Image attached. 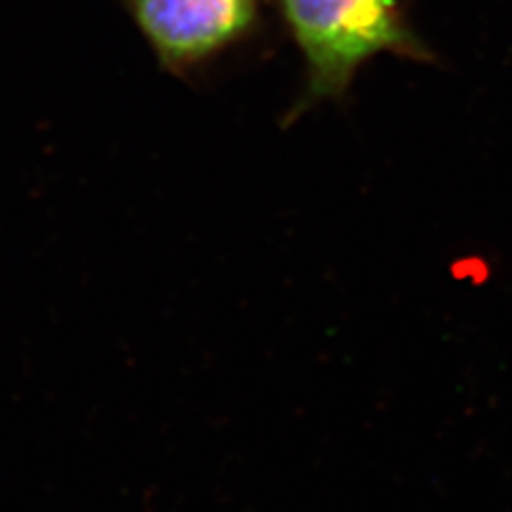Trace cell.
<instances>
[{"mask_svg":"<svg viewBox=\"0 0 512 512\" xmlns=\"http://www.w3.org/2000/svg\"><path fill=\"white\" fill-rule=\"evenodd\" d=\"M274 5L303 62V88L284 116L286 124L320 103L344 101L357 73L376 56L438 64L402 0H274Z\"/></svg>","mask_w":512,"mask_h":512,"instance_id":"6da1fadb","label":"cell"},{"mask_svg":"<svg viewBox=\"0 0 512 512\" xmlns=\"http://www.w3.org/2000/svg\"><path fill=\"white\" fill-rule=\"evenodd\" d=\"M169 75L188 79L248 43L263 26V0H118Z\"/></svg>","mask_w":512,"mask_h":512,"instance_id":"7a4b0ae2","label":"cell"}]
</instances>
